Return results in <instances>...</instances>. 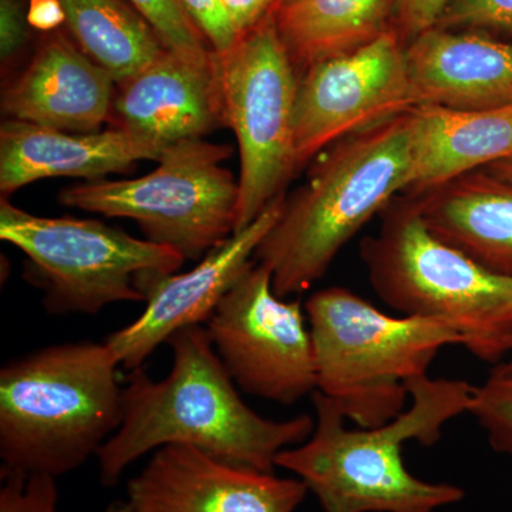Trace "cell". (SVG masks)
<instances>
[{
	"mask_svg": "<svg viewBox=\"0 0 512 512\" xmlns=\"http://www.w3.org/2000/svg\"><path fill=\"white\" fill-rule=\"evenodd\" d=\"M167 343L173 350L170 375L153 380L138 367L127 377L121 426L96 456L107 487L141 457L171 444L274 473L279 453L311 436L315 419L309 414L265 419L241 399L207 328L188 326Z\"/></svg>",
	"mask_w": 512,
	"mask_h": 512,
	"instance_id": "obj_1",
	"label": "cell"
},
{
	"mask_svg": "<svg viewBox=\"0 0 512 512\" xmlns=\"http://www.w3.org/2000/svg\"><path fill=\"white\" fill-rule=\"evenodd\" d=\"M407 390L410 406L370 429H349L338 406L315 390L311 436L279 453L276 467L302 480L323 512H436L460 503L463 488L413 476L402 451L407 441L434 446L451 420L470 412L474 386L426 375Z\"/></svg>",
	"mask_w": 512,
	"mask_h": 512,
	"instance_id": "obj_2",
	"label": "cell"
},
{
	"mask_svg": "<svg viewBox=\"0 0 512 512\" xmlns=\"http://www.w3.org/2000/svg\"><path fill=\"white\" fill-rule=\"evenodd\" d=\"M412 110L333 144L316 157L306 184L285 197L254 256L279 298L309 291L375 215L409 192Z\"/></svg>",
	"mask_w": 512,
	"mask_h": 512,
	"instance_id": "obj_3",
	"label": "cell"
},
{
	"mask_svg": "<svg viewBox=\"0 0 512 512\" xmlns=\"http://www.w3.org/2000/svg\"><path fill=\"white\" fill-rule=\"evenodd\" d=\"M119 360L104 343H59L0 370V460L6 474L60 477L119 430Z\"/></svg>",
	"mask_w": 512,
	"mask_h": 512,
	"instance_id": "obj_4",
	"label": "cell"
},
{
	"mask_svg": "<svg viewBox=\"0 0 512 512\" xmlns=\"http://www.w3.org/2000/svg\"><path fill=\"white\" fill-rule=\"evenodd\" d=\"M360 256L370 286L400 315L439 320L457 330L461 346L497 365L512 352V278L437 238L416 197L396 198L382 212Z\"/></svg>",
	"mask_w": 512,
	"mask_h": 512,
	"instance_id": "obj_5",
	"label": "cell"
},
{
	"mask_svg": "<svg viewBox=\"0 0 512 512\" xmlns=\"http://www.w3.org/2000/svg\"><path fill=\"white\" fill-rule=\"evenodd\" d=\"M315 356L316 392L357 427L383 426L410 400L407 384L447 346L461 345L439 320L387 315L350 289H320L305 306Z\"/></svg>",
	"mask_w": 512,
	"mask_h": 512,
	"instance_id": "obj_6",
	"label": "cell"
},
{
	"mask_svg": "<svg viewBox=\"0 0 512 512\" xmlns=\"http://www.w3.org/2000/svg\"><path fill=\"white\" fill-rule=\"evenodd\" d=\"M228 144L184 140L165 147L153 173L134 180L86 181L59 194L60 204L136 221L146 239L201 259L234 234L239 184L222 163Z\"/></svg>",
	"mask_w": 512,
	"mask_h": 512,
	"instance_id": "obj_7",
	"label": "cell"
},
{
	"mask_svg": "<svg viewBox=\"0 0 512 512\" xmlns=\"http://www.w3.org/2000/svg\"><path fill=\"white\" fill-rule=\"evenodd\" d=\"M0 238L19 248L53 315H96L116 302L144 301L138 279L175 274L185 258L97 220L39 217L0 200Z\"/></svg>",
	"mask_w": 512,
	"mask_h": 512,
	"instance_id": "obj_8",
	"label": "cell"
},
{
	"mask_svg": "<svg viewBox=\"0 0 512 512\" xmlns=\"http://www.w3.org/2000/svg\"><path fill=\"white\" fill-rule=\"evenodd\" d=\"M214 60L225 127L238 141L235 234L284 197L285 185L298 173L293 116L299 74L272 12L227 52L214 53Z\"/></svg>",
	"mask_w": 512,
	"mask_h": 512,
	"instance_id": "obj_9",
	"label": "cell"
},
{
	"mask_svg": "<svg viewBox=\"0 0 512 512\" xmlns=\"http://www.w3.org/2000/svg\"><path fill=\"white\" fill-rule=\"evenodd\" d=\"M302 303L275 295L271 272L252 261L207 322L215 352L242 392L291 406L316 390Z\"/></svg>",
	"mask_w": 512,
	"mask_h": 512,
	"instance_id": "obj_10",
	"label": "cell"
},
{
	"mask_svg": "<svg viewBox=\"0 0 512 512\" xmlns=\"http://www.w3.org/2000/svg\"><path fill=\"white\" fill-rule=\"evenodd\" d=\"M414 107L406 43L393 29L355 52L311 64L299 73L296 90V168Z\"/></svg>",
	"mask_w": 512,
	"mask_h": 512,
	"instance_id": "obj_11",
	"label": "cell"
},
{
	"mask_svg": "<svg viewBox=\"0 0 512 512\" xmlns=\"http://www.w3.org/2000/svg\"><path fill=\"white\" fill-rule=\"evenodd\" d=\"M278 198L247 228L212 248L185 274H148L138 279L147 306L140 318L106 339L113 355L127 370L144 360L178 330L207 323L222 298L251 264L261 242L284 207Z\"/></svg>",
	"mask_w": 512,
	"mask_h": 512,
	"instance_id": "obj_12",
	"label": "cell"
},
{
	"mask_svg": "<svg viewBox=\"0 0 512 512\" xmlns=\"http://www.w3.org/2000/svg\"><path fill=\"white\" fill-rule=\"evenodd\" d=\"M308 493L299 478L171 444L128 481L126 501L134 512H295Z\"/></svg>",
	"mask_w": 512,
	"mask_h": 512,
	"instance_id": "obj_13",
	"label": "cell"
},
{
	"mask_svg": "<svg viewBox=\"0 0 512 512\" xmlns=\"http://www.w3.org/2000/svg\"><path fill=\"white\" fill-rule=\"evenodd\" d=\"M111 120L163 148L225 126L214 53L201 62L165 47L143 70L117 84Z\"/></svg>",
	"mask_w": 512,
	"mask_h": 512,
	"instance_id": "obj_14",
	"label": "cell"
},
{
	"mask_svg": "<svg viewBox=\"0 0 512 512\" xmlns=\"http://www.w3.org/2000/svg\"><path fill=\"white\" fill-rule=\"evenodd\" d=\"M117 83L64 33H46L28 66L3 90L9 120L96 133L111 120Z\"/></svg>",
	"mask_w": 512,
	"mask_h": 512,
	"instance_id": "obj_15",
	"label": "cell"
},
{
	"mask_svg": "<svg viewBox=\"0 0 512 512\" xmlns=\"http://www.w3.org/2000/svg\"><path fill=\"white\" fill-rule=\"evenodd\" d=\"M406 63L417 106H512L511 43L473 30L431 28L407 43Z\"/></svg>",
	"mask_w": 512,
	"mask_h": 512,
	"instance_id": "obj_16",
	"label": "cell"
},
{
	"mask_svg": "<svg viewBox=\"0 0 512 512\" xmlns=\"http://www.w3.org/2000/svg\"><path fill=\"white\" fill-rule=\"evenodd\" d=\"M164 150L119 127L70 133L8 119L0 127V192L8 198L25 185L50 177L104 180L138 161H158Z\"/></svg>",
	"mask_w": 512,
	"mask_h": 512,
	"instance_id": "obj_17",
	"label": "cell"
},
{
	"mask_svg": "<svg viewBox=\"0 0 512 512\" xmlns=\"http://www.w3.org/2000/svg\"><path fill=\"white\" fill-rule=\"evenodd\" d=\"M413 197L437 238L512 278V181L484 168Z\"/></svg>",
	"mask_w": 512,
	"mask_h": 512,
	"instance_id": "obj_18",
	"label": "cell"
},
{
	"mask_svg": "<svg viewBox=\"0 0 512 512\" xmlns=\"http://www.w3.org/2000/svg\"><path fill=\"white\" fill-rule=\"evenodd\" d=\"M412 120L414 168L407 195L512 157V106L483 111L417 106Z\"/></svg>",
	"mask_w": 512,
	"mask_h": 512,
	"instance_id": "obj_19",
	"label": "cell"
},
{
	"mask_svg": "<svg viewBox=\"0 0 512 512\" xmlns=\"http://www.w3.org/2000/svg\"><path fill=\"white\" fill-rule=\"evenodd\" d=\"M394 0H278L272 16L296 72L393 29Z\"/></svg>",
	"mask_w": 512,
	"mask_h": 512,
	"instance_id": "obj_20",
	"label": "cell"
},
{
	"mask_svg": "<svg viewBox=\"0 0 512 512\" xmlns=\"http://www.w3.org/2000/svg\"><path fill=\"white\" fill-rule=\"evenodd\" d=\"M67 30L117 84L143 70L165 49L127 0H59Z\"/></svg>",
	"mask_w": 512,
	"mask_h": 512,
	"instance_id": "obj_21",
	"label": "cell"
},
{
	"mask_svg": "<svg viewBox=\"0 0 512 512\" xmlns=\"http://www.w3.org/2000/svg\"><path fill=\"white\" fill-rule=\"evenodd\" d=\"M147 20L171 52L192 60H210L211 47L184 12L180 0H127Z\"/></svg>",
	"mask_w": 512,
	"mask_h": 512,
	"instance_id": "obj_22",
	"label": "cell"
},
{
	"mask_svg": "<svg viewBox=\"0 0 512 512\" xmlns=\"http://www.w3.org/2000/svg\"><path fill=\"white\" fill-rule=\"evenodd\" d=\"M468 413L476 417L491 447L512 460V380L490 375L474 386Z\"/></svg>",
	"mask_w": 512,
	"mask_h": 512,
	"instance_id": "obj_23",
	"label": "cell"
},
{
	"mask_svg": "<svg viewBox=\"0 0 512 512\" xmlns=\"http://www.w3.org/2000/svg\"><path fill=\"white\" fill-rule=\"evenodd\" d=\"M434 28L512 35V0H451Z\"/></svg>",
	"mask_w": 512,
	"mask_h": 512,
	"instance_id": "obj_24",
	"label": "cell"
},
{
	"mask_svg": "<svg viewBox=\"0 0 512 512\" xmlns=\"http://www.w3.org/2000/svg\"><path fill=\"white\" fill-rule=\"evenodd\" d=\"M0 488V512H56V478L46 474H6Z\"/></svg>",
	"mask_w": 512,
	"mask_h": 512,
	"instance_id": "obj_25",
	"label": "cell"
},
{
	"mask_svg": "<svg viewBox=\"0 0 512 512\" xmlns=\"http://www.w3.org/2000/svg\"><path fill=\"white\" fill-rule=\"evenodd\" d=\"M180 3L212 52L220 55L238 42L241 36L232 25L221 0H180Z\"/></svg>",
	"mask_w": 512,
	"mask_h": 512,
	"instance_id": "obj_26",
	"label": "cell"
},
{
	"mask_svg": "<svg viewBox=\"0 0 512 512\" xmlns=\"http://www.w3.org/2000/svg\"><path fill=\"white\" fill-rule=\"evenodd\" d=\"M451 0H394L393 30L404 43L437 25Z\"/></svg>",
	"mask_w": 512,
	"mask_h": 512,
	"instance_id": "obj_27",
	"label": "cell"
},
{
	"mask_svg": "<svg viewBox=\"0 0 512 512\" xmlns=\"http://www.w3.org/2000/svg\"><path fill=\"white\" fill-rule=\"evenodd\" d=\"M26 0H0V57L9 66L26 46L29 36Z\"/></svg>",
	"mask_w": 512,
	"mask_h": 512,
	"instance_id": "obj_28",
	"label": "cell"
},
{
	"mask_svg": "<svg viewBox=\"0 0 512 512\" xmlns=\"http://www.w3.org/2000/svg\"><path fill=\"white\" fill-rule=\"evenodd\" d=\"M276 2L278 0H221L239 36L264 20L275 8Z\"/></svg>",
	"mask_w": 512,
	"mask_h": 512,
	"instance_id": "obj_29",
	"label": "cell"
},
{
	"mask_svg": "<svg viewBox=\"0 0 512 512\" xmlns=\"http://www.w3.org/2000/svg\"><path fill=\"white\" fill-rule=\"evenodd\" d=\"M28 3L30 28L43 33H52L66 23L59 0H29Z\"/></svg>",
	"mask_w": 512,
	"mask_h": 512,
	"instance_id": "obj_30",
	"label": "cell"
},
{
	"mask_svg": "<svg viewBox=\"0 0 512 512\" xmlns=\"http://www.w3.org/2000/svg\"><path fill=\"white\" fill-rule=\"evenodd\" d=\"M491 173L498 175V177L505 178V180L512 181V157L505 158V160L498 161L487 168Z\"/></svg>",
	"mask_w": 512,
	"mask_h": 512,
	"instance_id": "obj_31",
	"label": "cell"
},
{
	"mask_svg": "<svg viewBox=\"0 0 512 512\" xmlns=\"http://www.w3.org/2000/svg\"><path fill=\"white\" fill-rule=\"evenodd\" d=\"M490 375L512 380V352L500 363L494 365Z\"/></svg>",
	"mask_w": 512,
	"mask_h": 512,
	"instance_id": "obj_32",
	"label": "cell"
},
{
	"mask_svg": "<svg viewBox=\"0 0 512 512\" xmlns=\"http://www.w3.org/2000/svg\"><path fill=\"white\" fill-rule=\"evenodd\" d=\"M104 512H134L133 508L128 505L127 501H120V503H114L110 505Z\"/></svg>",
	"mask_w": 512,
	"mask_h": 512,
	"instance_id": "obj_33",
	"label": "cell"
}]
</instances>
